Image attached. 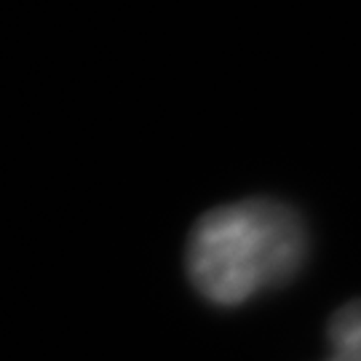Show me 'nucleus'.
<instances>
[{
    "label": "nucleus",
    "mask_w": 361,
    "mask_h": 361,
    "mask_svg": "<svg viewBox=\"0 0 361 361\" xmlns=\"http://www.w3.org/2000/svg\"><path fill=\"white\" fill-rule=\"evenodd\" d=\"M310 235L295 207L246 198L207 212L188 241V279L214 308H238L284 286L305 265Z\"/></svg>",
    "instance_id": "f257e3e1"
},
{
    "label": "nucleus",
    "mask_w": 361,
    "mask_h": 361,
    "mask_svg": "<svg viewBox=\"0 0 361 361\" xmlns=\"http://www.w3.org/2000/svg\"><path fill=\"white\" fill-rule=\"evenodd\" d=\"M332 356L326 361H361V300L337 310L326 329Z\"/></svg>",
    "instance_id": "f03ea898"
}]
</instances>
